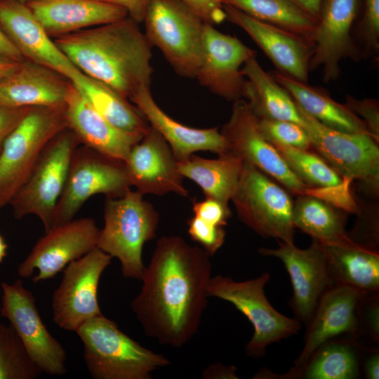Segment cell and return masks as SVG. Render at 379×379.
<instances>
[{"label": "cell", "instance_id": "6da1fadb", "mask_svg": "<svg viewBox=\"0 0 379 379\" xmlns=\"http://www.w3.org/2000/svg\"><path fill=\"white\" fill-rule=\"evenodd\" d=\"M209 256L179 236L158 239L140 279V292L131 302L147 336L180 348L195 335L208 305Z\"/></svg>", "mask_w": 379, "mask_h": 379}, {"label": "cell", "instance_id": "7a4b0ae2", "mask_svg": "<svg viewBox=\"0 0 379 379\" xmlns=\"http://www.w3.org/2000/svg\"><path fill=\"white\" fill-rule=\"evenodd\" d=\"M128 16L55 37L57 46L84 74L129 99L150 87L152 45Z\"/></svg>", "mask_w": 379, "mask_h": 379}, {"label": "cell", "instance_id": "3957f363", "mask_svg": "<svg viewBox=\"0 0 379 379\" xmlns=\"http://www.w3.org/2000/svg\"><path fill=\"white\" fill-rule=\"evenodd\" d=\"M84 345V359L95 379H150L152 373L170 365L164 355L144 347L103 314L76 331Z\"/></svg>", "mask_w": 379, "mask_h": 379}, {"label": "cell", "instance_id": "277c9868", "mask_svg": "<svg viewBox=\"0 0 379 379\" xmlns=\"http://www.w3.org/2000/svg\"><path fill=\"white\" fill-rule=\"evenodd\" d=\"M103 217L97 248L119 260L124 277L140 279L142 248L156 237L159 213L143 194L129 189L120 197H107Z\"/></svg>", "mask_w": 379, "mask_h": 379}, {"label": "cell", "instance_id": "5b68a950", "mask_svg": "<svg viewBox=\"0 0 379 379\" xmlns=\"http://www.w3.org/2000/svg\"><path fill=\"white\" fill-rule=\"evenodd\" d=\"M67 128L64 107H31L0 149V211L25 182L48 142Z\"/></svg>", "mask_w": 379, "mask_h": 379}, {"label": "cell", "instance_id": "8992f818", "mask_svg": "<svg viewBox=\"0 0 379 379\" xmlns=\"http://www.w3.org/2000/svg\"><path fill=\"white\" fill-rule=\"evenodd\" d=\"M145 35L180 76L195 78L201 62L204 22L181 0H149Z\"/></svg>", "mask_w": 379, "mask_h": 379}, {"label": "cell", "instance_id": "52a82bcc", "mask_svg": "<svg viewBox=\"0 0 379 379\" xmlns=\"http://www.w3.org/2000/svg\"><path fill=\"white\" fill-rule=\"evenodd\" d=\"M270 279L268 272L243 281L217 274L211 277L207 286L208 298L232 303L252 324L254 332L245 352L255 359L264 357L270 345L292 336L301 328L298 319L279 313L267 300L264 288Z\"/></svg>", "mask_w": 379, "mask_h": 379}, {"label": "cell", "instance_id": "ba28073f", "mask_svg": "<svg viewBox=\"0 0 379 379\" xmlns=\"http://www.w3.org/2000/svg\"><path fill=\"white\" fill-rule=\"evenodd\" d=\"M79 144L74 133L68 128L48 142L29 176L9 204L15 218L34 215L43 223L46 232L51 229L55 206Z\"/></svg>", "mask_w": 379, "mask_h": 379}, {"label": "cell", "instance_id": "9c48e42d", "mask_svg": "<svg viewBox=\"0 0 379 379\" xmlns=\"http://www.w3.org/2000/svg\"><path fill=\"white\" fill-rule=\"evenodd\" d=\"M231 200L239 218L258 234L294 244L293 202L286 190L258 168L244 161Z\"/></svg>", "mask_w": 379, "mask_h": 379}, {"label": "cell", "instance_id": "30bf717a", "mask_svg": "<svg viewBox=\"0 0 379 379\" xmlns=\"http://www.w3.org/2000/svg\"><path fill=\"white\" fill-rule=\"evenodd\" d=\"M131 187L124 162L85 146L77 148L55 206L51 229L73 220L91 197L102 194L120 197Z\"/></svg>", "mask_w": 379, "mask_h": 379}, {"label": "cell", "instance_id": "8fae6325", "mask_svg": "<svg viewBox=\"0 0 379 379\" xmlns=\"http://www.w3.org/2000/svg\"><path fill=\"white\" fill-rule=\"evenodd\" d=\"M296 105L312 147L321 157L341 177L359 180L378 193V142L368 134L348 133L326 127Z\"/></svg>", "mask_w": 379, "mask_h": 379}, {"label": "cell", "instance_id": "7c38bea8", "mask_svg": "<svg viewBox=\"0 0 379 379\" xmlns=\"http://www.w3.org/2000/svg\"><path fill=\"white\" fill-rule=\"evenodd\" d=\"M1 315L8 320L29 358L41 373L64 375L66 351L44 324L32 292L20 279L1 282Z\"/></svg>", "mask_w": 379, "mask_h": 379}, {"label": "cell", "instance_id": "4fadbf2b", "mask_svg": "<svg viewBox=\"0 0 379 379\" xmlns=\"http://www.w3.org/2000/svg\"><path fill=\"white\" fill-rule=\"evenodd\" d=\"M112 258L96 247L64 268L51 302L53 321L58 326L76 332L88 321L102 314L98 290L101 275Z\"/></svg>", "mask_w": 379, "mask_h": 379}, {"label": "cell", "instance_id": "5bb4252c", "mask_svg": "<svg viewBox=\"0 0 379 379\" xmlns=\"http://www.w3.org/2000/svg\"><path fill=\"white\" fill-rule=\"evenodd\" d=\"M228 150L276 180L293 194L307 187L290 170L278 151L262 135L258 119L243 99L234 101L230 117L220 131Z\"/></svg>", "mask_w": 379, "mask_h": 379}, {"label": "cell", "instance_id": "9a60e30c", "mask_svg": "<svg viewBox=\"0 0 379 379\" xmlns=\"http://www.w3.org/2000/svg\"><path fill=\"white\" fill-rule=\"evenodd\" d=\"M100 230L91 218L73 219L46 232L18 267L22 278L39 283L54 277L70 262L97 247Z\"/></svg>", "mask_w": 379, "mask_h": 379}, {"label": "cell", "instance_id": "2e32d148", "mask_svg": "<svg viewBox=\"0 0 379 379\" xmlns=\"http://www.w3.org/2000/svg\"><path fill=\"white\" fill-rule=\"evenodd\" d=\"M258 253L277 257L284 263L293 286L288 304L295 318L307 326L322 295L335 285L322 244L313 239L308 248L300 249L279 241L277 248H260Z\"/></svg>", "mask_w": 379, "mask_h": 379}, {"label": "cell", "instance_id": "e0dca14e", "mask_svg": "<svg viewBox=\"0 0 379 379\" xmlns=\"http://www.w3.org/2000/svg\"><path fill=\"white\" fill-rule=\"evenodd\" d=\"M255 56L256 51L237 37L204 23L202 59L195 78L212 93L235 101L242 98L246 82L241 67Z\"/></svg>", "mask_w": 379, "mask_h": 379}, {"label": "cell", "instance_id": "ac0fdd59", "mask_svg": "<svg viewBox=\"0 0 379 379\" xmlns=\"http://www.w3.org/2000/svg\"><path fill=\"white\" fill-rule=\"evenodd\" d=\"M359 0H321L310 70L321 67L323 80H336L343 60L357 61L361 55L352 35Z\"/></svg>", "mask_w": 379, "mask_h": 379}, {"label": "cell", "instance_id": "d6986e66", "mask_svg": "<svg viewBox=\"0 0 379 379\" xmlns=\"http://www.w3.org/2000/svg\"><path fill=\"white\" fill-rule=\"evenodd\" d=\"M124 164L131 185L143 195L189 194L169 145L150 125Z\"/></svg>", "mask_w": 379, "mask_h": 379}, {"label": "cell", "instance_id": "ffe728a7", "mask_svg": "<svg viewBox=\"0 0 379 379\" xmlns=\"http://www.w3.org/2000/svg\"><path fill=\"white\" fill-rule=\"evenodd\" d=\"M0 27L24 58L56 71L71 82L82 73L57 46L25 2L0 0Z\"/></svg>", "mask_w": 379, "mask_h": 379}, {"label": "cell", "instance_id": "44dd1931", "mask_svg": "<svg viewBox=\"0 0 379 379\" xmlns=\"http://www.w3.org/2000/svg\"><path fill=\"white\" fill-rule=\"evenodd\" d=\"M364 294L354 288L335 284L322 295L307 326L302 350L293 367L302 366L328 340L343 335L360 340L357 308Z\"/></svg>", "mask_w": 379, "mask_h": 379}, {"label": "cell", "instance_id": "7402d4cb", "mask_svg": "<svg viewBox=\"0 0 379 379\" xmlns=\"http://www.w3.org/2000/svg\"><path fill=\"white\" fill-rule=\"evenodd\" d=\"M225 20L246 32L277 67L278 71L307 82L313 46L298 36L260 21L227 5Z\"/></svg>", "mask_w": 379, "mask_h": 379}, {"label": "cell", "instance_id": "603a6c76", "mask_svg": "<svg viewBox=\"0 0 379 379\" xmlns=\"http://www.w3.org/2000/svg\"><path fill=\"white\" fill-rule=\"evenodd\" d=\"M70 86L71 81L56 71L24 58L0 80V106L64 107Z\"/></svg>", "mask_w": 379, "mask_h": 379}, {"label": "cell", "instance_id": "cb8c5ba5", "mask_svg": "<svg viewBox=\"0 0 379 379\" xmlns=\"http://www.w3.org/2000/svg\"><path fill=\"white\" fill-rule=\"evenodd\" d=\"M67 128L80 143L109 158L124 162L131 148L142 138L110 124L71 82L65 104Z\"/></svg>", "mask_w": 379, "mask_h": 379}, {"label": "cell", "instance_id": "d4e9b609", "mask_svg": "<svg viewBox=\"0 0 379 379\" xmlns=\"http://www.w3.org/2000/svg\"><path fill=\"white\" fill-rule=\"evenodd\" d=\"M129 99L166 140L177 161L198 151H210L219 155L228 150L227 142L217 127L191 128L166 114L154 101L150 87L140 88Z\"/></svg>", "mask_w": 379, "mask_h": 379}, {"label": "cell", "instance_id": "484cf974", "mask_svg": "<svg viewBox=\"0 0 379 379\" xmlns=\"http://www.w3.org/2000/svg\"><path fill=\"white\" fill-rule=\"evenodd\" d=\"M51 37L71 34L128 16L100 0H36L26 3Z\"/></svg>", "mask_w": 379, "mask_h": 379}, {"label": "cell", "instance_id": "4316f807", "mask_svg": "<svg viewBox=\"0 0 379 379\" xmlns=\"http://www.w3.org/2000/svg\"><path fill=\"white\" fill-rule=\"evenodd\" d=\"M364 343L352 336L332 338L319 346L299 368L292 367L279 379H356L360 378Z\"/></svg>", "mask_w": 379, "mask_h": 379}, {"label": "cell", "instance_id": "83f0119b", "mask_svg": "<svg viewBox=\"0 0 379 379\" xmlns=\"http://www.w3.org/2000/svg\"><path fill=\"white\" fill-rule=\"evenodd\" d=\"M272 76L305 112L321 124L345 133L371 135L364 122L344 104L334 100L325 89L279 71L274 72Z\"/></svg>", "mask_w": 379, "mask_h": 379}, {"label": "cell", "instance_id": "f1b7e54d", "mask_svg": "<svg viewBox=\"0 0 379 379\" xmlns=\"http://www.w3.org/2000/svg\"><path fill=\"white\" fill-rule=\"evenodd\" d=\"M246 78L242 98L249 104L258 118L286 120L303 127V119L290 94L265 71L255 57L242 66Z\"/></svg>", "mask_w": 379, "mask_h": 379}, {"label": "cell", "instance_id": "f546056e", "mask_svg": "<svg viewBox=\"0 0 379 379\" xmlns=\"http://www.w3.org/2000/svg\"><path fill=\"white\" fill-rule=\"evenodd\" d=\"M321 244L335 284L346 285L364 293L379 292V253L377 250L354 241Z\"/></svg>", "mask_w": 379, "mask_h": 379}, {"label": "cell", "instance_id": "4dcf8cb0", "mask_svg": "<svg viewBox=\"0 0 379 379\" xmlns=\"http://www.w3.org/2000/svg\"><path fill=\"white\" fill-rule=\"evenodd\" d=\"M244 161L227 150L217 159H205L194 154L177 161L180 174L197 183L206 197L228 205L236 192Z\"/></svg>", "mask_w": 379, "mask_h": 379}, {"label": "cell", "instance_id": "1f68e13d", "mask_svg": "<svg viewBox=\"0 0 379 379\" xmlns=\"http://www.w3.org/2000/svg\"><path fill=\"white\" fill-rule=\"evenodd\" d=\"M72 83L110 124L126 133L143 137L149 124L127 98L83 73Z\"/></svg>", "mask_w": 379, "mask_h": 379}, {"label": "cell", "instance_id": "d6a6232c", "mask_svg": "<svg viewBox=\"0 0 379 379\" xmlns=\"http://www.w3.org/2000/svg\"><path fill=\"white\" fill-rule=\"evenodd\" d=\"M292 220L295 227L321 244L354 241L345 231V218L340 210L312 196H298L293 203Z\"/></svg>", "mask_w": 379, "mask_h": 379}, {"label": "cell", "instance_id": "836d02e7", "mask_svg": "<svg viewBox=\"0 0 379 379\" xmlns=\"http://www.w3.org/2000/svg\"><path fill=\"white\" fill-rule=\"evenodd\" d=\"M224 5L293 33L314 47L318 22L288 0H224Z\"/></svg>", "mask_w": 379, "mask_h": 379}, {"label": "cell", "instance_id": "e575fe53", "mask_svg": "<svg viewBox=\"0 0 379 379\" xmlns=\"http://www.w3.org/2000/svg\"><path fill=\"white\" fill-rule=\"evenodd\" d=\"M290 170L307 187H321L338 184V175L321 157L291 146L272 143Z\"/></svg>", "mask_w": 379, "mask_h": 379}, {"label": "cell", "instance_id": "d590c367", "mask_svg": "<svg viewBox=\"0 0 379 379\" xmlns=\"http://www.w3.org/2000/svg\"><path fill=\"white\" fill-rule=\"evenodd\" d=\"M41 373L13 327L0 322V379H34Z\"/></svg>", "mask_w": 379, "mask_h": 379}, {"label": "cell", "instance_id": "8d00e7d4", "mask_svg": "<svg viewBox=\"0 0 379 379\" xmlns=\"http://www.w3.org/2000/svg\"><path fill=\"white\" fill-rule=\"evenodd\" d=\"M258 119L262 135L270 142L307 150L312 147L306 130L298 124L286 120Z\"/></svg>", "mask_w": 379, "mask_h": 379}, {"label": "cell", "instance_id": "74e56055", "mask_svg": "<svg viewBox=\"0 0 379 379\" xmlns=\"http://www.w3.org/2000/svg\"><path fill=\"white\" fill-rule=\"evenodd\" d=\"M357 46L361 58L379 53V0H364V11L357 27Z\"/></svg>", "mask_w": 379, "mask_h": 379}, {"label": "cell", "instance_id": "f35d334b", "mask_svg": "<svg viewBox=\"0 0 379 379\" xmlns=\"http://www.w3.org/2000/svg\"><path fill=\"white\" fill-rule=\"evenodd\" d=\"M353 179L342 176L340 182L333 185L307 187L304 194L312 196L323 201L340 211L359 214V208L351 192Z\"/></svg>", "mask_w": 379, "mask_h": 379}, {"label": "cell", "instance_id": "ab89813d", "mask_svg": "<svg viewBox=\"0 0 379 379\" xmlns=\"http://www.w3.org/2000/svg\"><path fill=\"white\" fill-rule=\"evenodd\" d=\"M360 340L366 338L375 345L379 343V293H366L357 308Z\"/></svg>", "mask_w": 379, "mask_h": 379}, {"label": "cell", "instance_id": "60d3db41", "mask_svg": "<svg viewBox=\"0 0 379 379\" xmlns=\"http://www.w3.org/2000/svg\"><path fill=\"white\" fill-rule=\"evenodd\" d=\"M187 232L190 237L199 243L211 256L222 246L225 239V231L222 227L209 224L194 215L187 221Z\"/></svg>", "mask_w": 379, "mask_h": 379}, {"label": "cell", "instance_id": "b9f144b4", "mask_svg": "<svg viewBox=\"0 0 379 379\" xmlns=\"http://www.w3.org/2000/svg\"><path fill=\"white\" fill-rule=\"evenodd\" d=\"M346 107L359 117L365 124L374 140L379 142V103L373 98L357 99L347 95Z\"/></svg>", "mask_w": 379, "mask_h": 379}, {"label": "cell", "instance_id": "7bdbcfd3", "mask_svg": "<svg viewBox=\"0 0 379 379\" xmlns=\"http://www.w3.org/2000/svg\"><path fill=\"white\" fill-rule=\"evenodd\" d=\"M192 210L195 216L218 227H224L231 216L228 205L210 197L201 201H193Z\"/></svg>", "mask_w": 379, "mask_h": 379}, {"label": "cell", "instance_id": "ee69618b", "mask_svg": "<svg viewBox=\"0 0 379 379\" xmlns=\"http://www.w3.org/2000/svg\"><path fill=\"white\" fill-rule=\"evenodd\" d=\"M204 23L214 25L225 20L224 0H181Z\"/></svg>", "mask_w": 379, "mask_h": 379}, {"label": "cell", "instance_id": "f6af8a7d", "mask_svg": "<svg viewBox=\"0 0 379 379\" xmlns=\"http://www.w3.org/2000/svg\"><path fill=\"white\" fill-rule=\"evenodd\" d=\"M29 107L10 108L0 106V147L18 126Z\"/></svg>", "mask_w": 379, "mask_h": 379}, {"label": "cell", "instance_id": "bcb514c9", "mask_svg": "<svg viewBox=\"0 0 379 379\" xmlns=\"http://www.w3.org/2000/svg\"><path fill=\"white\" fill-rule=\"evenodd\" d=\"M361 373L367 379L379 378V349L365 345L361 358Z\"/></svg>", "mask_w": 379, "mask_h": 379}, {"label": "cell", "instance_id": "7dc6e473", "mask_svg": "<svg viewBox=\"0 0 379 379\" xmlns=\"http://www.w3.org/2000/svg\"><path fill=\"white\" fill-rule=\"evenodd\" d=\"M125 9L128 16L138 23L143 22L149 0H100Z\"/></svg>", "mask_w": 379, "mask_h": 379}, {"label": "cell", "instance_id": "c3c4849f", "mask_svg": "<svg viewBox=\"0 0 379 379\" xmlns=\"http://www.w3.org/2000/svg\"><path fill=\"white\" fill-rule=\"evenodd\" d=\"M237 368L234 366H225L216 363L206 368L202 375L204 378H238L236 374Z\"/></svg>", "mask_w": 379, "mask_h": 379}, {"label": "cell", "instance_id": "681fc988", "mask_svg": "<svg viewBox=\"0 0 379 379\" xmlns=\"http://www.w3.org/2000/svg\"><path fill=\"white\" fill-rule=\"evenodd\" d=\"M0 54L11 59L21 61L24 59L20 52L0 27Z\"/></svg>", "mask_w": 379, "mask_h": 379}, {"label": "cell", "instance_id": "f907efd6", "mask_svg": "<svg viewBox=\"0 0 379 379\" xmlns=\"http://www.w3.org/2000/svg\"><path fill=\"white\" fill-rule=\"evenodd\" d=\"M319 22L321 0H288Z\"/></svg>", "mask_w": 379, "mask_h": 379}, {"label": "cell", "instance_id": "816d5d0a", "mask_svg": "<svg viewBox=\"0 0 379 379\" xmlns=\"http://www.w3.org/2000/svg\"><path fill=\"white\" fill-rule=\"evenodd\" d=\"M20 62L0 54V80L14 72Z\"/></svg>", "mask_w": 379, "mask_h": 379}, {"label": "cell", "instance_id": "f5cc1de1", "mask_svg": "<svg viewBox=\"0 0 379 379\" xmlns=\"http://www.w3.org/2000/svg\"><path fill=\"white\" fill-rule=\"evenodd\" d=\"M7 244L6 243L4 237L0 234V264L3 262L4 259L7 254Z\"/></svg>", "mask_w": 379, "mask_h": 379}, {"label": "cell", "instance_id": "db71d44e", "mask_svg": "<svg viewBox=\"0 0 379 379\" xmlns=\"http://www.w3.org/2000/svg\"><path fill=\"white\" fill-rule=\"evenodd\" d=\"M18 1H22V2H29V1H36V0H18Z\"/></svg>", "mask_w": 379, "mask_h": 379}, {"label": "cell", "instance_id": "11a10c76", "mask_svg": "<svg viewBox=\"0 0 379 379\" xmlns=\"http://www.w3.org/2000/svg\"><path fill=\"white\" fill-rule=\"evenodd\" d=\"M0 149H1V147H0Z\"/></svg>", "mask_w": 379, "mask_h": 379}]
</instances>
